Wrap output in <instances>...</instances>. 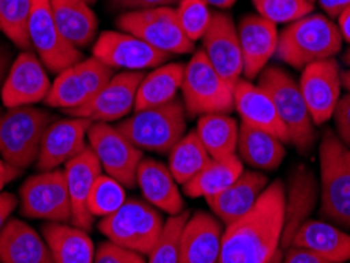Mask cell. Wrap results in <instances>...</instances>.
<instances>
[{
    "instance_id": "6da1fadb",
    "label": "cell",
    "mask_w": 350,
    "mask_h": 263,
    "mask_svg": "<svg viewBox=\"0 0 350 263\" xmlns=\"http://www.w3.org/2000/svg\"><path fill=\"white\" fill-rule=\"evenodd\" d=\"M286 188L275 180L245 216L228 225L218 263H270L281 249Z\"/></svg>"
},
{
    "instance_id": "7a4b0ae2",
    "label": "cell",
    "mask_w": 350,
    "mask_h": 263,
    "mask_svg": "<svg viewBox=\"0 0 350 263\" xmlns=\"http://www.w3.org/2000/svg\"><path fill=\"white\" fill-rule=\"evenodd\" d=\"M341 48L338 24L325 14L310 13L286 25L280 33L275 55L292 68L303 70L314 61L333 59Z\"/></svg>"
},
{
    "instance_id": "3957f363",
    "label": "cell",
    "mask_w": 350,
    "mask_h": 263,
    "mask_svg": "<svg viewBox=\"0 0 350 263\" xmlns=\"http://www.w3.org/2000/svg\"><path fill=\"white\" fill-rule=\"evenodd\" d=\"M319 159L321 214L334 225L350 229V147L328 130L319 146Z\"/></svg>"
},
{
    "instance_id": "277c9868",
    "label": "cell",
    "mask_w": 350,
    "mask_h": 263,
    "mask_svg": "<svg viewBox=\"0 0 350 263\" xmlns=\"http://www.w3.org/2000/svg\"><path fill=\"white\" fill-rule=\"evenodd\" d=\"M116 128L139 150L169 153L187 134V111L183 101L175 98L167 105L135 111Z\"/></svg>"
},
{
    "instance_id": "5b68a950",
    "label": "cell",
    "mask_w": 350,
    "mask_h": 263,
    "mask_svg": "<svg viewBox=\"0 0 350 263\" xmlns=\"http://www.w3.org/2000/svg\"><path fill=\"white\" fill-rule=\"evenodd\" d=\"M51 123L53 115L33 106L10 107L0 113V156L19 170L32 166Z\"/></svg>"
},
{
    "instance_id": "8992f818",
    "label": "cell",
    "mask_w": 350,
    "mask_h": 263,
    "mask_svg": "<svg viewBox=\"0 0 350 263\" xmlns=\"http://www.w3.org/2000/svg\"><path fill=\"white\" fill-rule=\"evenodd\" d=\"M259 85L275 102L276 112L284 123L289 142L300 153H308L316 141L314 123L298 82L278 66H267L259 74Z\"/></svg>"
},
{
    "instance_id": "52a82bcc",
    "label": "cell",
    "mask_w": 350,
    "mask_h": 263,
    "mask_svg": "<svg viewBox=\"0 0 350 263\" xmlns=\"http://www.w3.org/2000/svg\"><path fill=\"white\" fill-rule=\"evenodd\" d=\"M234 89L235 84L226 81L210 65L202 49L196 51L188 65H185L182 101L188 115L202 117L208 113L232 112Z\"/></svg>"
},
{
    "instance_id": "ba28073f",
    "label": "cell",
    "mask_w": 350,
    "mask_h": 263,
    "mask_svg": "<svg viewBox=\"0 0 350 263\" xmlns=\"http://www.w3.org/2000/svg\"><path fill=\"white\" fill-rule=\"evenodd\" d=\"M164 221L158 208L139 199H126L114 213L100 221L98 229L107 240L148 255L161 235Z\"/></svg>"
},
{
    "instance_id": "9c48e42d",
    "label": "cell",
    "mask_w": 350,
    "mask_h": 263,
    "mask_svg": "<svg viewBox=\"0 0 350 263\" xmlns=\"http://www.w3.org/2000/svg\"><path fill=\"white\" fill-rule=\"evenodd\" d=\"M117 27L169 57L194 51V43L183 33L172 7L125 12L117 18Z\"/></svg>"
},
{
    "instance_id": "30bf717a",
    "label": "cell",
    "mask_w": 350,
    "mask_h": 263,
    "mask_svg": "<svg viewBox=\"0 0 350 263\" xmlns=\"http://www.w3.org/2000/svg\"><path fill=\"white\" fill-rule=\"evenodd\" d=\"M21 214L66 224L71 221V200L64 170H48L27 178L19 188Z\"/></svg>"
},
{
    "instance_id": "8fae6325",
    "label": "cell",
    "mask_w": 350,
    "mask_h": 263,
    "mask_svg": "<svg viewBox=\"0 0 350 263\" xmlns=\"http://www.w3.org/2000/svg\"><path fill=\"white\" fill-rule=\"evenodd\" d=\"M87 137L103 170L125 188H135L139 164L144 159L142 150L133 146L111 123H92Z\"/></svg>"
},
{
    "instance_id": "7c38bea8",
    "label": "cell",
    "mask_w": 350,
    "mask_h": 263,
    "mask_svg": "<svg viewBox=\"0 0 350 263\" xmlns=\"http://www.w3.org/2000/svg\"><path fill=\"white\" fill-rule=\"evenodd\" d=\"M30 46L43 61L46 70L59 74L82 60V53L70 44L55 24L49 0H33L29 20Z\"/></svg>"
},
{
    "instance_id": "4fadbf2b",
    "label": "cell",
    "mask_w": 350,
    "mask_h": 263,
    "mask_svg": "<svg viewBox=\"0 0 350 263\" xmlns=\"http://www.w3.org/2000/svg\"><path fill=\"white\" fill-rule=\"evenodd\" d=\"M342 71L334 59L314 61L303 68L298 82L303 100L316 126L332 120L342 89Z\"/></svg>"
},
{
    "instance_id": "5bb4252c",
    "label": "cell",
    "mask_w": 350,
    "mask_h": 263,
    "mask_svg": "<svg viewBox=\"0 0 350 263\" xmlns=\"http://www.w3.org/2000/svg\"><path fill=\"white\" fill-rule=\"evenodd\" d=\"M146 73L144 71H122L103 87L94 100L79 109L70 112L71 117L87 118L92 123H112L125 118L135 109L139 85Z\"/></svg>"
},
{
    "instance_id": "9a60e30c",
    "label": "cell",
    "mask_w": 350,
    "mask_h": 263,
    "mask_svg": "<svg viewBox=\"0 0 350 263\" xmlns=\"http://www.w3.org/2000/svg\"><path fill=\"white\" fill-rule=\"evenodd\" d=\"M95 59L112 70L144 71L164 65L169 55L153 49L146 41L126 32L106 30L95 40L92 48Z\"/></svg>"
},
{
    "instance_id": "2e32d148",
    "label": "cell",
    "mask_w": 350,
    "mask_h": 263,
    "mask_svg": "<svg viewBox=\"0 0 350 263\" xmlns=\"http://www.w3.org/2000/svg\"><path fill=\"white\" fill-rule=\"evenodd\" d=\"M51 89L48 71L40 57L30 51H23L10 66L7 77L0 87L3 106H33L44 101Z\"/></svg>"
},
{
    "instance_id": "e0dca14e",
    "label": "cell",
    "mask_w": 350,
    "mask_h": 263,
    "mask_svg": "<svg viewBox=\"0 0 350 263\" xmlns=\"http://www.w3.org/2000/svg\"><path fill=\"white\" fill-rule=\"evenodd\" d=\"M202 53L210 65L218 73L237 84L243 74V57H241L239 30L230 14L223 12L212 13V20L202 37Z\"/></svg>"
},
{
    "instance_id": "ac0fdd59",
    "label": "cell",
    "mask_w": 350,
    "mask_h": 263,
    "mask_svg": "<svg viewBox=\"0 0 350 263\" xmlns=\"http://www.w3.org/2000/svg\"><path fill=\"white\" fill-rule=\"evenodd\" d=\"M92 122L87 118L70 117L53 120L44 131L41 141L40 154L35 166L40 172L55 170L65 166L70 159L85 150V137L89 134Z\"/></svg>"
},
{
    "instance_id": "d6986e66",
    "label": "cell",
    "mask_w": 350,
    "mask_h": 263,
    "mask_svg": "<svg viewBox=\"0 0 350 263\" xmlns=\"http://www.w3.org/2000/svg\"><path fill=\"white\" fill-rule=\"evenodd\" d=\"M237 30L243 57V74L248 81H253L267 68L270 59L276 54L280 32L276 24L262 18L260 14H245Z\"/></svg>"
},
{
    "instance_id": "ffe728a7",
    "label": "cell",
    "mask_w": 350,
    "mask_h": 263,
    "mask_svg": "<svg viewBox=\"0 0 350 263\" xmlns=\"http://www.w3.org/2000/svg\"><path fill=\"white\" fill-rule=\"evenodd\" d=\"M101 172V164L90 147H87L84 152L70 159L64 166L71 200V223L85 232L92 230L95 221V216L87 207V200H89L90 191Z\"/></svg>"
},
{
    "instance_id": "44dd1931",
    "label": "cell",
    "mask_w": 350,
    "mask_h": 263,
    "mask_svg": "<svg viewBox=\"0 0 350 263\" xmlns=\"http://www.w3.org/2000/svg\"><path fill=\"white\" fill-rule=\"evenodd\" d=\"M223 227L205 211H196L185 223L178 241V263H218Z\"/></svg>"
},
{
    "instance_id": "7402d4cb",
    "label": "cell",
    "mask_w": 350,
    "mask_h": 263,
    "mask_svg": "<svg viewBox=\"0 0 350 263\" xmlns=\"http://www.w3.org/2000/svg\"><path fill=\"white\" fill-rule=\"evenodd\" d=\"M234 109L239 112L241 123L269 131L280 137L282 142H289V134L278 115L275 102L259 84L248 79H240L234 89Z\"/></svg>"
},
{
    "instance_id": "603a6c76",
    "label": "cell",
    "mask_w": 350,
    "mask_h": 263,
    "mask_svg": "<svg viewBox=\"0 0 350 263\" xmlns=\"http://www.w3.org/2000/svg\"><path fill=\"white\" fill-rule=\"evenodd\" d=\"M267 186H269V178L264 174L256 170H243V174L229 188L216 195H210L205 200L218 219L229 225L254 207Z\"/></svg>"
},
{
    "instance_id": "cb8c5ba5",
    "label": "cell",
    "mask_w": 350,
    "mask_h": 263,
    "mask_svg": "<svg viewBox=\"0 0 350 263\" xmlns=\"http://www.w3.org/2000/svg\"><path fill=\"white\" fill-rule=\"evenodd\" d=\"M136 183L147 202L155 208L171 216L185 211L183 197L177 186L178 183L175 182L169 167L163 163L152 158H144L139 164Z\"/></svg>"
},
{
    "instance_id": "d4e9b609",
    "label": "cell",
    "mask_w": 350,
    "mask_h": 263,
    "mask_svg": "<svg viewBox=\"0 0 350 263\" xmlns=\"http://www.w3.org/2000/svg\"><path fill=\"white\" fill-rule=\"evenodd\" d=\"M0 263H54L48 243L33 227L8 219L0 230Z\"/></svg>"
},
{
    "instance_id": "484cf974",
    "label": "cell",
    "mask_w": 350,
    "mask_h": 263,
    "mask_svg": "<svg viewBox=\"0 0 350 263\" xmlns=\"http://www.w3.org/2000/svg\"><path fill=\"white\" fill-rule=\"evenodd\" d=\"M60 33L75 48L85 49L96 40L98 19L85 0H49Z\"/></svg>"
},
{
    "instance_id": "4316f807",
    "label": "cell",
    "mask_w": 350,
    "mask_h": 263,
    "mask_svg": "<svg viewBox=\"0 0 350 263\" xmlns=\"http://www.w3.org/2000/svg\"><path fill=\"white\" fill-rule=\"evenodd\" d=\"M286 195V216L284 229L281 236V251L284 252L292 245L293 235L306 223L308 216L316 205L317 186L316 178L310 172V169L298 167L291 177L289 189Z\"/></svg>"
},
{
    "instance_id": "83f0119b",
    "label": "cell",
    "mask_w": 350,
    "mask_h": 263,
    "mask_svg": "<svg viewBox=\"0 0 350 263\" xmlns=\"http://www.w3.org/2000/svg\"><path fill=\"white\" fill-rule=\"evenodd\" d=\"M291 246L306 247L332 263L350 260V235L323 221L308 219L293 235Z\"/></svg>"
},
{
    "instance_id": "f1b7e54d",
    "label": "cell",
    "mask_w": 350,
    "mask_h": 263,
    "mask_svg": "<svg viewBox=\"0 0 350 263\" xmlns=\"http://www.w3.org/2000/svg\"><path fill=\"white\" fill-rule=\"evenodd\" d=\"M237 152L241 163L256 170H275L286 156L284 142L275 134L240 123Z\"/></svg>"
},
{
    "instance_id": "f546056e",
    "label": "cell",
    "mask_w": 350,
    "mask_h": 263,
    "mask_svg": "<svg viewBox=\"0 0 350 263\" xmlns=\"http://www.w3.org/2000/svg\"><path fill=\"white\" fill-rule=\"evenodd\" d=\"M43 238L48 243L54 263H94L95 247L89 232L76 225L48 223L43 225Z\"/></svg>"
},
{
    "instance_id": "4dcf8cb0",
    "label": "cell",
    "mask_w": 350,
    "mask_h": 263,
    "mask_svg": "<svg viewBox=\"0 0 350 263\" xmlns=\"http://www.w3.org/2000/svg\"><path fill=\"white\" fill-rule=\"evenodd\" d=\"M183 77V64H167L153 68L139 85L135 111L163 106L175 100L178 90H182Z\"/></svg>"
},
{
    "instance_id": "1f68e13d",
    "label": "cell",
    "mask_w": 350,
    "mask_h": 263,
    "mask_svg": "<svg viewBox=\"0 0 350 263\" xmlns=\"http://www.w3.org/2000/svg\"><path fill=\"white\" fill-rule=\"evenodd\" d=\"M239 123L229 113H208L199 117L196 134L212 159H223L237 154Z\"/></svg>"
},
{
    "instance_id": "d6a6232c",
    "label": "cell",
    "mask_w": 350,
    "mask_h": 263,
    "mask_svg": "<svg viewBox=\"0 0 350 263\" xmlns=\"http://www.w3.org/2000/svg\"><path fill=\"white\" fill-rule=\"evenodd\" d=\"M241 174H243V163L237 154L223 159H210L207 166L193 180L183 184V193L194 199H207L229 188Z\"/></svg>"
},
{
    "instance_id": "836d02e7",
    "label": "cell",
    "mask_w": 350,
    "mask_h": 263,
    "mask_svg": "<svg viewBox=\"0 0 350 263\" xmlns=\"http://www.w3.org/2000/svg\"><path fill=\"white\" fill-rule=\"evenodd\" d=\"M210 154L196 131H189L169 152V170L178 184L188 183L207 166Z\"/></svg>"
},
{
    "instance_id": "e575fe53",
    "label": "cell",
    "mask_w": 350,
    "mask_h": 263,
    "mask_svg": "<svg viewBox=\"0 0 350 263\" xmlns=\"http://www.w3.org/2000/svg\"><path fill=\"white\" fill-rule=\"evenodd\" d=\"M90 101L81 77L76 73L75 66L62 71L51 84L49 94L44 98L46 106L57 107L66 113L79 109Z\"/></svg>"
},
{
    "instance_id": "d590c367",
    "label": "cell",
    "mask_w": 350,
    "mask_h": 263,
    "mask_svg": "<svg viewBox=\"0 0 350 263\" xmlns=\"http://www.w3.org/2000/svg\"><path fill=\"white\" fill-rule=\"evenodd\" d=\"M33 0H0V32L21 49L30 48L29 20Z\"/></svg>"
},
{
    "instance_id": "8d00e7d4",
    "label": "cell",
    "mask_w": 350,
    "mask_h": 263,
    "mask_svg": "<svg viewBox=\"0 0 350 263\" xmlns=\"http://www.w3.org/2000/svg\"><path fill=\"white\" fill-rule=\"evenodd\" d=\"M126 194L125 186L118 183L116 178L109 175H100L96 178L94 188L90 191L89 200H87V207L92 214L106 218L117 211L125 204Z\"/></svg>"
},
{
    "instance_id": "74e56055",
    "label": "cell",
    "mask_w": 350,
    "mask_h": 263,
    "mask_svg": "<svg viewBox=\"0 0 350 263\" xmlns=\"http://www.w3.org/2000/svg\"><path fill=\"white\" fill-rule=\"evenodd\" d=\"M189 218L188 211L171 216L164 223L157 245L148 254V263H178V241L185 223Z\"/></svg>"
},
{
    "instance_id": "f35d334b",
    "label": "cell",
    "mask_w": 350,
    "mask_h": 263,
    "mask_svg": "<svg viewBox=\"0 0 350 263\" xmlns=\"http://www.w3.org/2000/svg\"><path fill=\"white\" fill-rule=\"evenodd\" d=\"M178 25L182 27L183 33L193 41L202 40L207 32L212 13L202 0H180L175 8Z\"/></svg>"
},
{
    "instance_id": "ab89813d",
    "label": "cell",
    "mask_w": 350,
    "mask_h": 263,
    "mask_svg": "<svg viewBox=\"0 0 350 263\" xmlns=\"http://www.w3.org/2000/svg\"><path fill=\"white\" fill-rule=\"evenodd\" d=\"M257 14L273 24H291L312 13L314 5L306 0H253Z\"/></svg>"
},
{
    "instance_id": "60d3db41",
    "label": "cell",
    "mask_w": 350,
    "mask_h": 263,
    "mask_svg": "<svg viewBox=\"0 0 350 263\" xmlns=\"http://www.w3.org/2000/svg\"><path fill=\"white\" fill-rule=\"evenodd\" d=\"M75 70L81 77L82 84H84L90 100H94V98L100 94L103 87L114 77V70L95 59V57L82 59L79 64L75 65Z\"/></svg>"
},
{
    "instance_id": "b9f144b4",
    "label": "cell",
    "mask_w": 350,
    "mask_h": 263,
    "mask_svg": "<svg viewBox=\"0 0 350 263\" xmlns=\"http://www.w3.org/2000/svg\"><path fill=\"white\" fill-rule=\"evenodd\" d=\"M94 263H146L142 254L122 247L112 241H105L98 246Z\"/></svg>"
},
{
    "instance_id": "7bdbcfd3",
    "label": "cell",
    "mask_w": 350,
    "mask_h": 263,
    "mask_svg": "<svg viewBox=\"0 0 350 263\" xmlns=\"http://www.w3.org/2000/svg\"><path fill=\"white\" fill-rule=\"evenodd\" d=\"M336 136L350 147V92L339 98V102L333 113Z\"/></svg>"
},
{
    "instance_id": "ee69618b",
    "label": "cell",
    "mask_w": 350,
    "mask_h": 263,
    "mask_svg": "<svg viewBox=\"0 0 350 263\" xmlns=\"http://www.w3.org/2000/svg\"><path fill=\"white\" fill-rule=\"evenodd\" d=\"M111 8L125 10V12H137V10H152L161 7H172L180 0H107Z\"/></svg>"
},
{
    "instance_id": "f6af8a7d",
    "label": "cell",
    "mask_w": 350,
    "mask_h": 263,
    "mask_svg": "<svg viewBox=\"0 0 350 263\" xmlns=\"http://www.w3.org/2000/svg\"><path fill=\"white\" fill-rule=\"evenodd\" d=\"M282 263H332L306 247L291 246L282 254Z\"/></svg>"
},
{
    "instance_id": "bcb514c9",
    "label": "cell",
    "mask_w": 350,
    "mask_h": 263,
    "mask_svg": "<svg viewBox=\"0 0 350 263\" xmlns=\"http://www.w3.org/2000/svg\"><path fill=\"white\" fill-rule=\"evenodd\" d=\"M16 195L12 193H0V230H2L3 225L8 223L10 216H12L13 210L16 208Z\"/></svg>"
},
{
    "instance_id": "7dc6e473",
    "label": "cell",
    "mask_w": 350,
    "mask_h": 263,
    "mask_svg": "<svg viewBox=\"0 0 350 263\" xmlns=\"http://www.w3.org/2000/svg\"><path fill=\"white\" fill-rule=\"evenodd\" d=\"M328 18H338L344 10L350 7V0H316Z\"/></svg>"
},
{
    "instance_id": "c3c4849f",
    "label": "cell",
    "mask_w": 350,
    "mask_h": 263,
    "mask_svg": "<svg viewBox=\"0 0 350 263\" xmlns=\"http://www.w3.org/2000/svg\"><path fill=\"white\" fill-rule=\"evenodd\" d=\"M21 172H23V170L13 167L12 164H8L2 156H0V193H2L5 184H8L10 182H13L14 178H18Z\"/></svg>"
},
{
    "instance_id": "681fc988",
    "label": "cell",
    "mask_w": 350,
    "mask_h": 263,
    "mask_svg": "<svg viewBox=\"0 0 350 263\" xmlns=\"http://www.w3.org/2000/svg\"><path fill=\"white\" fill-rule=\"evenodd\" d=\"M10 66H12V49L7 44L0 43V87L7 77Z\"/></svg>"
},
{
    "instance_id": "f907efd6",
    "label": "cell",
    "mask_w": 350,
    "mask_h": 263,
    "mask_svg": "<svg viewBox=\"0 0 350 263\" xmlns=\"http://www.w3.org/2000/svg\"><path fill=\"white\" fill-rule=\"evenodd\" d=\"M338 29L341 32L342 41L350 44V7H347L344 12L338 16Z\"/></svg>"
},
{
    "instance_id": "816d5d0a",
    "label": "cell",
    "mask_w": 350,
    "mask_h": 263,
    "mask_svg": "<svg viewBox=\"0 0 350 263\" xmlns=\"http://www.w3.org/2000/svg\"><path fill=\"white\" fill-rule=\"evenodd\" d=\"M202 2L207 5V7H215L219 10L230 8L237 2V0H202Z\"/></svg>"
},
{
    "instance_id": "f5cc1de1",
    "label": "cell",
    "mask_w": 350,
    "mask_h": 263,
    "mask_svg": "<svg viewBox=\"0 0 350 263\" xmlns=\"http://www.w3.org/2000/svg\"><path fill=\"white\" fill-rule=\"evenodd\" d=\"M342 85L346 87V90L350 92V70L342 71Z\"/></svg>"
},
{
    "instance_id": "db71d44e",
    "label": "cell",
    "mask_w": 350,
    "mask_h": 263,
    "mask_svg": "<svg viewBox=\"0 0 350 263\" xmlns=\"http://www.w3.org/2000/svg\"><path fill=\"white\" fill-rule=\"evenodd\" d=\"M270 263H282V251H281V249L276 252V255L273 257Z\"/></svg>"
},
{
    "instance_id": "11a10c76",
    "label": "cell",
    "mask_w": 350,
    "mask_h": 263,
    "mask_svg": "<svg viewBox=\"0 0 350 263\" xmlns=\"http://www.w3.org/2000/svg\"><path fill=\"white\" fill-rule=\"evenodd\" d=\"M344 64H346L347 66H350V48L347 49V53L344 54Z\"/></svg>"
},
{
    "instance_id": "9f6ffc18",
    "label": "cell",
    "mask_w": 350,
    "mask_h": 263,
    "mask_svg": "<svg viewBox=\"0 0 350 263\" xmlns=\"http://www.w3.org/2000/svg\"><path fill=\"white\" fill-rule=\"evenodd\" d=\"M85 2H87V3H89V5H90V3H94V2H96V0H85Z\"/></svg>"
},
{
    "instance_id": "6f0895ef",
    "label": "cell",
    "mask_w": 350,
    "mask_h": 263,
    "mask_svg": "<svg viewBox=\"0 0 350 263\" xmlns=\"http://www.w3.org/2000/svg\"><path fill=\"white\" fill-rule=\"evenodd\" d=\"M306 2H310V3L314 5V2H316V0H306Z\"/></svg>"
}]
</instances>
